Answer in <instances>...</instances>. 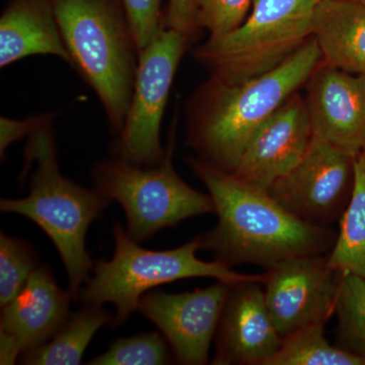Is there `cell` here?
Segmentation results:
<instances>
[{
	"mask_svg": "<svg viewBox=\"0 0 365 365\" xmlns=\"http://www.w3.org/2000/svg\"><path fill=\"white\" fill-rule=\"evenodd\" d=\"M185 44L186 35L175 29H163L138 53L130 107L120 133L122 160L136 165H150L162 158L160 125Z\"/></svg>",
	"mask_w": 365,
	"mask_h": 365,
	"instance_id": "ba28073f",
	"label": "cell"
},
{
	"mask_svg": "<svg viewBox=\"0 0 365 365\" xmlns=\"http://www.w3.org/2000/svg\"><path fill=\"white\" fill-rule=\"evenodd\" d=\"M314 135L354 158L365 151V76L327 66L307 101Z\"/></svg>",
	"mask_w": 365,
	"mask_h": 365,
	"instance_id": "9a60e30c",
	"label": "cell"
},
{
	"mask_svg": "<svg viewBox=\"0 0 365 365\" xmlns=\"http://www.w3.org/2000/svg\"><path fill=\"white\" fill-rule=\"evenodd\" d=\"M343 275L322 255L294 257L267 269L264 297L283 339L307 327L325 325L336 312Z\"/></svg>",
	"mask_w": 365,
	"mask_h": 365,
	"instance_id": "9c48e42d",
	"label": "cell"
},
{
	"mask_svg": "<svg viewBox=\"0 0 365 365\" xmlns=\"http://www.w3.org/2000/svg\"><path fill=\"white\" fill-rule=\"evenodd\" d=\"M42 118L26 120V121H16V120L7 119L1 117L0 119V153L1 158L6 148L11 143H16L25 135H30L31 132L40 123Z\"/></svg>",
	"mask_w": 365,
	"mask_h": 365,
	"instance_id": "4316f807",
	"label": "cell"
},
{
	"mask_svg": "<svg viewBox=\"0 0 365 365\" xmlns=\"http://www.w3.org/2000/svg\"><path fill=\"white\" fill-rule=\"evenodd\" d=\"M264 280L230 288L215 333L213 364L268 365L279 351L283 338L269 313Z\"/></svg>",
	"mask_w": 365,
	"mask_h": 365,
	"instance_id": "5bb4252c",
	"label": "cell"
},
{
	"mask_svg": "<svg viewBox=\"0 0 365 365\" xmlns=\"http://www.w3.org/2000/svg\"><path fill=\"white\" fill-rule=\"evenodd\" d=\"M253 0H196L195 24L217 38L232 32L242 21Z\"/></svg>",
	"mask_w": 365,
	"mask_h": 365,
	"instance_id": "cb8c5ba5",
	"label": "cell"
},
{
	"mask_svg": "<svg viewBox=\"0 0 365 365\" xmlns=\"http://www.w3.org/2000/svg\"><path fill=\"white\" fill-rule=\"evenodd\" d=\"M336 313L339 319L337 346L365 359V278L344 274Z\"/></svg>",
	"mask_w": 365,
	"mask_h": 365,
	"instance_id": "44dd1931",
	"label": "cell"
},
{
	"mask_svg": "<svg viewBox=\"0 0 365 365\" xmlns=\"http://www.w3.org/2000/svg\"><path fill=\"white\" fill-rule=\"evenodd\" d=\"M113 235L115 252L111 260L95 262L93 276L81 287L78 299L86 306L114 304V328L123 325L137 311L146 292L165 283L194 277H212L230 284L265 279V275L235 272L220 261L200 260L197 257V251L202 249L200 237L176 249L151 251L139 246L121 223H115Z\"/></svg>",
	"mask_w": 365,
	"mask_h": 365,
	"instance_id": "5b68a950",
	"label": "cell"
},
{
	"mask_svg": "<svg viewBox=\"0 0 365 365\" xmlns=\"http://www.w3.org/2000/svg\"><path fill=\"white\" fill-rule=\"evenodd\" d=\"M125 16L130 26L137 53L143 51L158 37L160 28L162 0H122Z\"/></svg>",
	"mask_w": 365,
	"mask_h": 365,
	"instance_id": "d4e9b609",
	"label": "cell"
},
{
	"mask_svg": "<svg viewBox=\"0 0 365 365\" xmlns=\"http://www.w3.org/2000/svg\"><path fill=\"white\" fill-rule=\"evenodd\" d=\"M40 54L71 63L53 0H11L0 20V66Z\"/></svg>",
	"mask_w": 365,
	"mask_h": 365,
	"instance_id": "2e32d148",
	"label": "cell"
},
{
	"mask_svg": "<svg viewBox=\"0 0 365 365\" xmlns=\"http://www.w3.org/2000/svg\"><path fill=\"white\" fill-rule=\"evenodd\" d=\"M232 285L220 281L182 294L148 292L139 300L137 311L160 329L177 361L205 364Z\"/></svg>",
	"mask_w": 365,
	"mask_h": 365,
	"instance_id": "8fae6325",
	"label": "cell"
},
{
	"mask_svg": "<svg viewBox=\"0 0 365 365\" xmlns=\"http://www.w3.org/2000/svg\"><path fill=\"white\" fill-rule=\"evenodd\" d=\"M26 163H37L26 198L1 199V212L25 216L39 225L57 249L68 276L69 294L78 300L93 263L86 249L91 223L102 215L110 200L86 190L60 173L51 122L42 118L30 133Z\"/></svg>",
	"mask_w": 365,
	"mask_h": 365,
	"instance_id": "7a4b0ae2",
	"label": "cell"
},
{
	"mask_svg": "<svg viewBox=\"0 0 365 365\" xmlns=\"http://www.w3.org/2000/svg\"><path fill=\"white\" fill-rule=\"evenodd\" d=\"M313 37L327 66L365 76V4L359 0H319Z\"/></svg>",
	"mask_w": 365,
	"mask_h": 365,
	"instance_id": "e0dca14e",
	"label": "cell"
},
{
	"mask_svg": "<svg viewBox=\"0 0 365 365\" xmlns=\"http://www.w3.org/2000/svg\"><path fill=\"white\" fill-rule=\"evenodd\" d=\"M360 2H362V4H365V0H359Z\"/></svg>",
	"mask_w": 365,
	"mask_h": 365,
	"instance_id": "83f0119b",
	"label": "cell"
},
{
	"mask_svg": "<svg viewBox=\"0 0 365 365\" xmlns=\"http://www.w3.org/2000/svg\"><path fill=\"white\" fill-rule=\"evenodd\" d=\"M328 260L341 273L365 278V151L353 160L351 197Z\"/></svg>",
	"mask_w": 365,
	"mask_h": 365,
	"instance_id": "ac0fdd59",
	"label": "cell"
},
{
	"mask_svg": "<svg viewBox=\"0 0 365 365\" xmlns=\"http://www.w3.org/2000/svg\"><path fill=\"white\" fill-rule=\"evenodd\" d=\"M196 0H170L169 28L188 35L195 24Z\"/></svg>",
	"mask_w": 365,
	"mask_h": 365,
	"instance_id": "484cf974",
	"label": "cell"
},
{
	"mask_svg": "<svg viewBox=\"0 0 365 365\" xmlns=\"http://www.w3.org/2000/svg\"><path fill=\"white\" fill-rule=\"evenodd\" d=\"M71 299L51 269L38 266L16 299L1 307L0 364H14L24 353L51 340L72 316Z\"/></svg>",
	"mask_w": 365,
	"mask_h": 365,
	"instance_id": "7c38bea8",
	"label": "cell"
},
{
	"mask_svg": "<svg viewBox=\"0 0 365 365\" xmlns=\"http://www.w3.org/2000/svg\"><path fill=\"white\" fill-rule=\"evenodd\" d=\"M319 0H253L241 25L210 38L197 51L215 71V79L242 83L280 66L313 37L314 9Z\"/></svg>",
	"mask_w": 365,
	"mask_h": 365,
	"instance_id": "8992f818",
	"label": "cell"
},
{
	"mask_svg": "<svg viewBox=\"0 0 365 365\" xmlns=\"http://www.w3.org/2000/svg\"><path fill=\"white\" fill-rule=\"evenodd\" d=\"M268 365H365V359L331 345L324 335V324H319L283 339Z\"/></svg>",
	"mask_w": 365,
	"mask_h": 365,
	"instance_id": "ffe728a7",
	"label": "cell"
},
{
	"mask_svg": "<svg viewBox=\"0 0 365 365\" xmlns=\"http://www.w3.org/2000/svg\"><path fill=\"white\" fill-rule=\"evenodd\" d=\"M71 63L104 106L110 123L123 130L130 107L137 50L130 26L115 0H53Z\"/></svg>",
	"mask_w": 365,
	"mask_h": 365,
	"instance_id": "277c9868",
	"label": "cell"
},
{
	"mask_svg": "<svg viewBox=\"0 0 365 365\" xmlns=\"http://www.w3.org/2000/svg\"><path fill=\"white\" fill-rule=\"evenodd\" d=\"M30 242L0 234V306L6 307L25 287L38 267Z\"/></svg>",
	"mask_w": 365,
	"mask_h": 365,
	"instance_id": "7402d4cb",
	"label": "cell"
},
{
	"mask_svg": "<svg viewBox=\"0 0 365 365\" xmlns=\"http://www.w3.org/2000/svg\"><path fill=\"white\" fill-rule=\"evenodd\" d=\"M353 158L314 135L299 163L268 189L292 215L318 227H329L341 218L351 194Z\"/></svg>",
	"mask_w": 365,
	"mask_h": 365,
	"instance_id": "30bf717a",
	"label": "cell"
},
{
	"mask_svg": "<svg viewBox=\"0 0 365 365\" xmlns=\"http://www.w3.org/2000/svg\"><path fill=\"white\" fill-rule=\"evenodd\" d=\"M321 58L313 37L280 66L256 78L237 83L213 78L192 143L207 163L234 172L252 134L311 78Z\"/></svg>",
	"mask_w": 365,
	"mask_h": 365,
	"instance_id": "3957f363",
	"label": "cell"
},
{
	"mask_svg": "<svg viewBox=\"0 0 365 365\" xmlns=\"http://www.w3.org/2000/svg\"><path fill=\"white\" fill-rule=\"evenodd\" d=\"M173 151L172 140L160 167L155 169H141L124 160H106L93 168L96 191L122 206L127 234L137 242L187 218L215 212L210 194L191 188L177 174Z\"/></svg>",
	"mask_w": 365,
	"mask_h": 365,
	"instance_id": "52a82bcc",
	"label": "cell"
},
{
	"mask_svg": "<svg viewBox=\"0 0 365 365\" xmlns=\"http://www.w3.org/2000/svg\"><path fill=\"white\" fill-rule=\"evenodd\" d=\"M312 138L307 102L292 96L252 134L232 174L268 190L299 163Z\"/></svg>",
	"mask_w": 365,
	"mask_h": 365,
	"instance_id": "4fadbf2b",
	"label": "cell"
},
{
	"mask_svg": "<svg viewBox=\"0 0 365 365\" xmlns=\"http://www.w3.org/2000/svg\"><path fill=\"white\" fill-rule=\"evenodd\" d=\"M215 202L218 223L200 237L202 249L225 265L253 264L269 269L294 257L323 255L336 237L330 227L299 220L268 190L242 181L232 173L190 160Z\"/></svg>",
	"mask_w": 365,
	"mask_h": 365,
	"instance_id": "6da1fadb",
	"label": "cell"
},
{
	"mask_svg": "<svg viewBox=\"0 0 365 365\" xmlns=\"http://www.w3.org/2000/svg\"><path fill=\"white\" fill-rule=\"evenodd\" d=\"M172 360L169 347L157 332L139 334L114 341L109 349L88 364L163 365Z\"/></svg>",
	"mask_w": 365,
	"mask_h": 365,
	"instance_id": "603a6c76",
	"label": "cell"
},
{
	"mask_svg": "<svg viewBox=\"0 0 365 365\" xmlns=\"http://www.w3.org/2000/svg\"><path fill=\"white\" fill-rule=\"evenodd\" d=\"M113 319L114 317L100 304L86 306L78 313L72 314L66 326L51 340L21 354V364H81L83 353L95 334Z\"/></svg>",
	"mask_w": 365,
	"mask_h": 365,
	"instance_id": "d6986e66",
	"label": "cell"
}]
</instances>
